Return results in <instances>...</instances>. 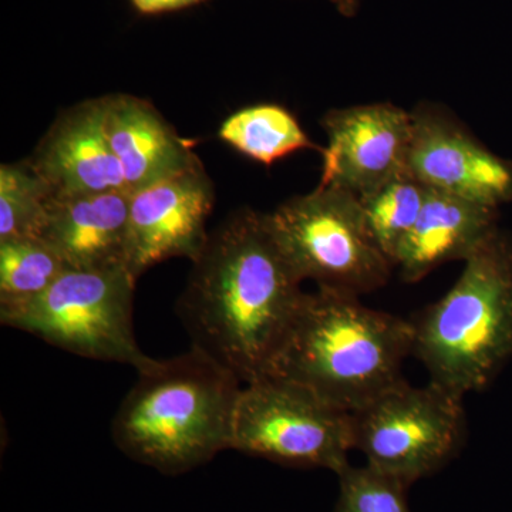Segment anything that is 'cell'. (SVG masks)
I'll return each instance as SVG.
<instances>
[{
  "instance_id": "cell-21",
  "label": "cell",
  "mask_w": 512,
  "mask_h": 512,
  "mask_svg": "<svg viewBox=\"0 0 512 512\" xmlns=\"http://www.w3.org/2000/svg\"><path fill=\"white\" fill-rule=\"evenodd\" d=\"M205 2L207 0H130V5L140 15L156 16L194 8Z\"/></svg>"
},
{
  "instance_id": "cell-5",
  "label": "cell",
  "mask_w": 512,
  "mask_h": 512,
  "mask_svg": "<svg viewBox=\"0 0 512 512\" xmlns=\"http://www.w3.org/2000/svg\"><path fill=\"white\" fill-rule=\"evenodd\" d=\"M136 282L124 266L69 268L32 302L0 312V322L73 355L144 372L157 359L143 353L134 336Z\"/></svg>"
},
{
  "instance_id": "cell-6",
  "label": "cell",
  "mask_w": 512,
  "mask_h": 512,
  "mask_svg": "<svg viewBox=\"0 0 512 512\" xmlns=\"http://www.w3.org/2000/svg\"><path fill=\"white\" fill-rule=\"evenodd\" d=\"M268 220L302 281L359 298L389 282L394 266L369 234L355 194L319 185L279 205Z\"/></svg>"
},
{
  "instance_id": "cell-8",
  "label": "cell",
  "mask_w": 512,
  "mask_h": 512,
  "mask_svg": "<svg viewBox=\"0 0 512 512\" xmlns=\"http://www.w3.org/2000/svg\"><path fill=\"white\" fill-rule=\"evenodd\" d=\"M463 399L433 382L403 380L352 413L355 450L366 466L410 487L457 456L466 436Z\"/></svg>"
},
{
  "instance_id": "cell-20",
  "label": "cell",
  "mask_w": 512,
  "mask_h": 512,
  "mask_svg": "<svg viewBox=\"0 0 512 512\" xmlns=\"http://www.w3.org/2000/svg\"><path fill=\"white\" fill-rule=\"evenodd\" d=\"M339 495L333 512H412L407 485L369 466L340 471Z\"/></svg>"
},
{
  "instance_id": "cell-22",
  "label": "cell",
  "mask_w": 512,
  "mask_h": 512,
  "mask_svg": "<svg viewBox=\"0 0 512 512\" xmlns=\"http://www.w3.org/2000/svg\"><path fill=\"white\" fill-rule=\"evenodd\" d=\"M329 2L335 6V9L338 10L340 15L352 19L355 18L357 12H359L362 0H329Z\"/></svg>"
},
{
  "instance_id": "cell-9",
  "label": "cell",
  "mask_w": 512,
  "mask_h": 512,
  "mask_svg": "<svg viewBox=\"0 0 512 512\" xmlns=\"http://www.w3.org/2000/svg\"><path fill=\"white\" fill-rule=\"evenodd\" d=\"M215 192L200 158L190 167L133 192L126 268L134 279L171 258L194 262L207 245Z\"/></svg>"
},
{
  "instance_id": "cell-11",
  "label": "cell",
  "mask_w": 512,
  "mask_h": 512,
  "mask_svg": "<svg viewBox=\"0 0 512 512\" xmlns=\"http://www.w3.org/2000/svg\"><path fill=\"white\" fill-rule=\"evenodd\" d=\"M410 171L430 190L491 208L512 202V164L495 156L448 113L423 104L412 113Z\"/></svg>"
},
{
  "instance_id": "cell-7",
  "label": "cell",
  "mask_w": 512,
  "mask_h": 512,
  "mask_svg": "<svg viewBox=\"0 0 512 512\" xmlns=\"http://www.w3.org/2000/svg\"><path fill=\"white\" fill-rule=\"evenodd\" d=\"M229 450L282 466L325 468L338 476L355 450L352 413L301 384L264 376L242 386Z\"/></svg>"
},
{
  "instance_id": "cell-3",
  "label": "cell",
  "mask_w": 512,
  "mask_h": 512,
  "mask_svg": "<svg viewBox=\"0 0 512 512\" xmlns=\"http://www.w3.org/2000/svg\"><path fill=\"white\" fill-rule=\"evenodd\" d=\"M242 386L237 376L191 346L138 372L114 416L111 436L137 463L167 476L188 473L231 447Z\"/></svg>"
},
{
  "instance_id": "cell-19",
  "label": "cell",
  "mask_w": 512,
  "mask_h": 512,
  "mask_svg": "<svg viewBox=\"0 0 512 512\" xmlns=\"http://www.w3.org/2000/svg\"><path fill=\"white\" fill-rule=\"evenodd\" d=\"M55 194L28 160L0 167V242L42 238Z\"/></svg>"
},
{
  "instance_id": "cell-15",
  "label": "cell",
  "mask_w": 512,
  "mask_h": 512,
  "mask_svg": "<svg viewBox=\"0 0 512 512\" xmlns=\"http://www.w3.org/2000/svg\"><path fill=\"white\" fill-rule=\"evenodd\" d=\"M497 220V208L429 188L394 268L404 282L414 284L447 262L467 261L498 228Z\"/></svg>"
},
{
  "instance_id": "cell-2",
  "label": "cell",
  "mask_w": 512,
  "mask_h": 512,
  "mask_svg": "<svg viewBox=\"0 0 512 512\" xmlns=\"http://www.w3.org/2000/svg\"><path fill=\"white\" fill-rule=\"evenodd\" d=\"M412 320L376 311L359 296L305 293L268 376L284 377L343 412L356 413L404 380Z\"/></svg>"
},
{
  "instance_id": "cell-17",
  "label": "cell",
  "mask_w": 512,
  "mask_h": 512,
  "mask_svg": "<svg viewBox=\"0 0 512 512\" xmlns=\"http://www.w3.org/2000/svg\"><path fill=\"white\" fill-rule=\"evenodd\" d=\"M427 194L429 188L407 170L369 194L357 197L369 234L393 266L397 252L423 210Z\"/></svg>"
},
{
  "instance_id": "cell-13",
  "label": "cell",
  "mask_w": 512,
  "mask_h": 512,
  "mask_svg": "<svg viewBox=\"0 0 512 512\" xmlns=\"http://www.w3.org/2000/svg\"><path fill=\"white\" fill-rule=\"evenodd\" d=\"M128 191L55 197L42 239L70 269L126 268Z\"/></svg>"
},
{
  "instance_id": "cell-10",
  "label": "cell",
  "mask_w": 512,
  "mask_h": 512,
  "mask_svg": "<svg viewBox=\"0 0 512 512\" xmlns=\"http://www.w3.org/2000/svg\"><path fill=\"white\" fill-rule=\"evenodd\" d=\"M322 127V187L339 188L356 197L407 171L413 138V116L390 103L330 110Z\"/></svg>"
},
{
  "instance_id": "cell-1",
  "label": "cell",
  "mask_w": 512,
  "mask_h": 512,
  "mask_svg": "<svg viewBox=\"0 0 512 512\" xmlns=\"http://www.w3.org/2000/svg\"><path fill=\"white\" fill-rule=\"evenodd\" d=\"M268 214L242 208L192 262L177 313L201 350L242 383L268 376L305 298Z\"/></svg>"
},
{
  "instance_id": "cell-4",
  "label": "cell",
  "mask_w": 512,
  "mask_h": 512,
  "mask_svg": "<svg viewBox=\"0 0 512 512\" xmlns=\"http://www.w3.org/2000/svg\"><path fill=\"white\" fill-rule=\"evenodd\" d=\"M412 322L413 356L430 382L463 397L490 386L512 359V239L495 229Z\"/></svg>"
},
{
  "instance_id": "cell-16",
  "label": "cell",
  "mask_w": 512,
  "mask_h": 512,
  "mask_svg": "<svg viewBox=\"0 0 512 512\" xmlns=\"http://www.w3.org/2000/svg\"><path fill=\"white\" fill-rule=\"evenodd\" d=\"M218 136L251 160L272 165L296 151L316 150L291 111L278 104H255L235 111L221 124Z\"/></svg>"
},
{
  "instance_id": "cell-14",
  "label": "cell",
  "mask_w": 512,
  "mask_h": 512,
  "mask_svg": "<svg viewBox=\"0 0 512 512\" xmlns=\"http://www.w3.org/2000/svg\"><path fill=\"white\" fill-rule=\"evenodd\" d=\"M104 126L128 191L170 177L198 160L150 101L131 94L104 96Z\"/></svg>"
},
{
  "instance_id": "cell-18",
  "label": "cell",
  "mask_w": 512,
  "mask_h": 512,
  "mask_svg": "<svg viewBox=\"0 0 512 512\" xmlns=\"http://www.w3.org/2000/svg\"><path fill=\"white\" fill-rule=\"evenodd\" d=\"M67 269L69 266L45 239L0 242V312L32 302Z\"/></svg>"
},
{
  "instance_id": "cell-12",
  "label": "cell",
  "mask_w": 512,
  "mask_h": 512,
  "mask_svg": "<svg viewBox=\"0 0 512 512\" xmlns=\"http://www.w3.org/2000/svg\"><path fill=\"white\" fill-rule=\"evenodd\" d=\"M26 160L55 197L128 191L107 138L104 96L62 111Z\"/></svg>"
}]
</instances>
